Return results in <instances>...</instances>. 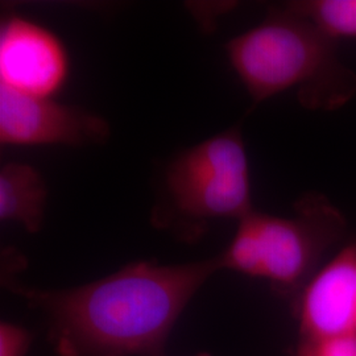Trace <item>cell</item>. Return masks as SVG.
I'll return each mask as SVG.
<instances>
[{
  "label": "cell",
  "mask_w": 356,
  "mask_h": 356,
  "mask_svg": "<svg viewBox=\"0 0 356 356\" xmlns=\"http://www.w3.org/2000/svg\"><path fill=\"white\" fill-rule=\"evenodd\" d=\"M218 270L213 257L175 266L131 263L66 289L3 280L42 313L54 356H165L179 316Z\"/></svg>",
  "instance_id": "obj_1"
},
{
  "label": "cell",
  "mask_w": 356,
  "mask_h": 356,
  "mask_svg": "<svg viewBox=\"0 0 356 356\" xmlns=\"http://www.w3.org/2000/svg\"><path fill=\"white\" fill-rule=\"evenodd\" d=\"M335 42L286 6L231 38L227 58L254 104L298 89L310 108H335L356 91L354 72L337 57Z\"/></svg>",
  "instance_id": "obj_2"
},
{
  "label": "cell",
  "mask_w": 356,
  "mask_h": 356,
  "mask_svg": "<svg viewBox=\"0 0 356 356\" xmlns=\"http://www.w3.org/2000/svg\"><path fill=\"white\" fill-rule=\"evenodd\" d=\"M344 229V216L325 195L307 194L294 204L293 216L256 210L244 216L227 248L216 256L218 266L297 294Z\"/></svg>",
  "instance_id": "obj_3"
},
{
  "label": "cell",
  "mask_w": 356,
  "mask_h": 356,
  "mask_svg": "<svg viewBox=\"0 0 356 356\" xmlns=\"http://www.w3.org/2000/svg\"><path fill=\"white\" fill-rule=\"evenodd\" d=\"M165 191L189 236L218 219L241 220L254 211L250 160L239 127L179 153L165 172Z\"/></svg>",
  "instance_id": "obj_4"
},
{
  "label": "cell",
  "mask_w": 356,
  "mask_h": 356,
  "mask_svg": "<svg viewBox=\"0 0 356 356\" xmlns=\"http://www.w3.org/2000/svg\"><path fill=\"white\" fill-rule=\"evenodd\" d=\"M108 135V123L98 115L0 86L1 145L82 147L99 144Z\"/></svg>",
  "instance_id": "obj_5"
},
{
  "label": "cell",
  "mask_w": 356,
  "mask_h": 356,
  "mask_svg": "<svg viewBox=\"0 0 356 356\" xmlns=\"http://www.w3.org/2000/svg\"><path fill=\"white\" fill-rule=\"evenodd\" d=\"M296 355L323 339L356 335V239L314 272L297 293Z\"/></svg>",
  "instance_id": "obj_6"
},
{
  "label": "cell",
  "mask_w": 356,
  "mask_h": 356,
  "mask_svg": "<svg viewBox=\"0 0 356 356\" xmlns=\"http://www.w3.org/2000/svg\"><path fill=\"white\" fill-rule=\"evenodd\" d=\"M70 60L51 31L23 16L7 17L0 28V86L53 98L64 88Z\"/></svg>",
  "instance_id": "obj_7"
},
{
  "label": "cell",
  "mask_w": 356,
  "mask_h": 356,
  "mask_svg": "<svg viewBox=\"0 0 356 356\" xmlns=\"http://www.w3.org/2000/svg\"><path fill=\"white\" fill-rule=\"evenodd\" d=\"M48 186L35 166L8 163L0 170V219L38 232L42 226Z\"/></svg>",
  "instance_id": "obj_8"
},
{
  "label": "cell",
  "mask_w": 356,
  "mask_h": 356,
  "mask_svg": "<svg viewBox=\"0 0 356 356\" xmlns=\"http://www.w3.org/2000/svg\"><path fill=\"white\" fill-rule=\"evenodd\" d=\"M286 7L335 44L356 38V0H304Z\"/></svg>",
  "instance_id": "obj_9"
},
{
  "label": "cell",
  "mask_w": 356,
  "mask_h": 356,
  "mask_svg": "<svg viewBox=\"0 0 356 356\" xmlns=\"http://www.w3.org/2000/svg\"><path fill=\"white\" fill-rule=\"evenodd\" d=\"M32 334L24 326L8 321L0 325V356H26Z\"/></svg>",
  "instance_id": "obj_10"
},
{
  "label": "cell",
  "mask_w": 356,
  "mask_h": 356,
  "mask_svg": "<svg viewBox=\"0 0 356 356\" xmlns=\"http://www.w3.org/2000/svg\"><path fill=\"white\" fill-rule=\"evenodd\" d=\"M294 356H356V335L323 339Z\"/></svg>",
  "instance_id": "obj_11"
},
{
  "label": "cell",
  "mask_w": 356,
  "mask_h": 356,
  "mask_svg": "<svg viewBox=\"0 0 356 356\" xmlns=\"http://www.w3.org/2000/svg\"><path fill=\"white\" fill-rule=\"evenodd\" d=\"M198 356H210L209 354H200Z\"/></svg>",
  "instance_id": "obj_12"
}]
</instances>
